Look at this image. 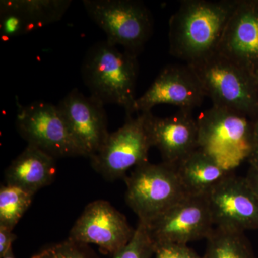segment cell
Segmentation results:
<instances>
[{
  "instance_id": "6da1fadb",
  "label": "cell",
  "mask_w": 258,
  "mask_h": 258,
  "mask_svg": "<svg viewBox=\"0 0 258 258\" xmlns=\"http://www.w3.org/2000/svg\"><path fill=\"white\" fill-rule=\"evenodd\" d=\"M237 0H184L169 23V52L191 63L216 52Z\"/></svg>"
},
{
  "instance_id": "7a4b0ae2",
  "label": "cell",
  "mask_w": 258,
  "mask_h": 258,
  "mask_svg": "<svg viewBox=\"0 0 258 258\" xmlns=\"http://www.w3.org/2000/svg\"><path fill=\"white\" fill-rule=\"evenodd\" d=\"M83 82L90 93L103 104H115L133 115L139 74L137 56L107 41L88 49L81 66Z\"/></svg>"
},
{
  "instance_id": "3957f363",
  "label": "cell",
  "mask_w": 258,
  "mask_h": 258,
  "mask_svg": "<svg viewBox=\"0 0 258 258\" xmlns=\"http://www.w3.org/2000/svg\"><path fill=\"white\" fill-rule=\"evenodd\" d=\"M187 64L214 106L257 119L258 83L254 75L217 51Z\"/></svg>"
},
{
  "instance_id": "277c9868",
  "label": "cell",
  "mask_w": 258,
  "mask_h": 258,
  "mask_svg": "<svg viewBox=\"0 0 258 258\" xmlns=\"http://www.w3.org/2000/svg\"><path fill=\"white\" fill-rule=\"evenodd\" d=\"M198 149L227 171L248 160L252 147L254 121L245 115L212 106L198 117Z\"/></svg>"
},
{
  "instance_id": "5b68a950",
  "label": "cell",
  "mask_w": 258,
  "mask_h": 258,
  "mask_svg": "<svg viewBox=\"0 0 258 258\" xmlns=\"http://www.w3.org/2000/svg\"><path fill=\"white\" fill-rule=\"evenodd\" d=\"M125 202L139 221L150 223L185 195L176 166L164 162H146L124 178Z\"/></svg>"
},
{
  "instance_id": "8992f818",
  "label": "cell",
  "mask_w": 258,
  "mask_h": 258,
  "mask_svg": "<svg viewBox=\"0 0 258 258\" xmlns=\"http://www.w3.org/2000/svg\"><path fill=\"white\" fill-rule=\"evenodd\" d=\"M90 18L106 34V40L136 56L152 36L154 20L137 0H84Z\"/></svg>"
},
{
  "instance_id": "52a82bcc",
  "label": "cell",
  "mask_w": 258,
  "mask_h": 258,
  "mask_svg": "<svg viewBox=\"0 0 258 258\" xmlns=\"http://www.w3.org/2000/svg\"><path fill=\"white\" fill-rule=\"evenodd\" d=\"M17 130L28 145L57 158L86 157L57 106L35 101L18 107Z\"/></svg>"
},
{
  "instance_id": "ba28073f",
  "label": "cell",
  "mask_w": 258,
  "mask_h": 258,
  "mask_svg": "<svg viewBox=\"0 0 258 258\" xmlns=\"http://www.w3.org/2000/svg\"><path fill=\"white\" fill-rule=\"evenodd\" d=\"M151 147L143 113L136 118L126 115L123 125L110 133L103 147L90 160L100 175L115 181L125 178L131 168L148 162Z\"/></svg>"
},
{
  "instance_id": "9c48e42d",
  "label": "cell",
  "mask_w": 258,
  "mask_h": 258,
  "mask_svg": "<svg viewBox=\"0 0 258 258\" xmlns=\"http://www.w3.org/2000/svg\"><path fill=\"white\" fill-rule=\"evenodd\" d=\"M147 226L156 246L207 240L215 228L207 197L190 195H185Z\"/></svg>"
},
{
  "instance_id": "30bf717a",
  "label": "cell",
  "mask_w": 258,
  "mask_h": 258,
  "mask_svg": "<svg viewBox=\"0 0 258 258\" xmlns=\"http://www.w3.org/2000/svg\"><path fill=\"white\" fill-rule=\"evenodd\" d=\"M125 215L106 200L88 204L73 226L69 238L83 244H95L103 253L113 256L134 234Z\"/></svg>"
},
{
  "instance_id": "8fae6325",
  "label": "cell",
  "mask_w": 258,
  "mask_h": 258,
  "mask_svg": "<svg viewBox=\"0 0 258 258\" xmlns=\"http://www.w3.org/2000/svg\"><path fill=\"white\" fill-rule=\"evenodd\" d=\"M215 227L258 230V199L245 177H226L207 196Z\"/></svg>"
},
{
  "instance_id": "7c38bea8",
  "label": "cell",
  "mask_w": 258,
  "mask_h": 258,
  "mask_svg": "<svg viewBox=\"0 0 258 258\" xmlns=\"http://www.w3.org/2000/svg\"><path fill=\"white\" fill-rule=\"evenodd\" d=\"M205 97L200 81L187 64L166 66L147 91L136 99L133 113L151 111L160 104L193 111L203 104Z\"/></svg>"
},
{
  "instance_id": "4fadbf2b",
  "label": "cell",
  "mask_w": 258,
  "mask_h": 258,
  "mask_svg": "<svg viewBox=\"0 0 258 258\" xmlns=\"http://www.w3.org/2000/svg\"><path fill=\"white\" fill-rule=\"evenodd\" d=\"M104 106L96 98L85 96L76 88L57 105L71 134L89 159L103 147L110 134Z\"/></svg>"
},
{
  "instance_id": "5bb4252c",
  "label": "cell",
  "mask_w": 258,
  "mask_h": 258,
  "mask_svg": "<svg viewBox=\"0 0 258 258\" xmlns=\"http://www.w3.org/2000/svg\"><path fill=\"white\" fill-rule=\"evenodd\" d=\"M217 52L255 75L258 71V0H237Z\"/></svg>"
},
{
  "instance_id": "9a60e30c",
  "label": "cell",
  "mask_w": 258,
  "mask_h": 258,
  "mask_svg": "<svg viewBox=\"0 0 258 258\" xmlns=\"http://www.w3.org/2000/svg\"><path fill=\"white\" fill-rule=\"evenodd\" d=\"M143 113L152 147L161 153L164 162L176 166L198 149V125L191 110L179 109L171 116Z\"/></svg>"
},
{
  "instance_id": "2e32d148",
  "label": "cell",
  "mask_w": 258,
  "mask_h": 258,
  "mask_svg": "<svg viewBox=\"0 0 258 258\" xmlns=\"http://www.w3.org/2000/svg\"><path fill=\"white\" fill-rule=\"evenodd\" d=\"M71 3V0H2V39L8 40L26 35L59 21Z\"/></svg>"
},
{
  "instance_id": "e0dca14e",
  "label": "cell",
  "mask_w": 258,
  "mask_h": 258,
  "mask_svg": "<svg viewBox=\"0 0 258 258\" xmlns=\"http://www.w3.org/2000/svg\"><path fill=\"white\" fill-rule=\"evenodd\" d=\"M55 159L41 149L28 144L5 170V184L18 186L35 195L53 182L57 172Z\"/></svg>"
},
{
  "instance_id": "ac0fdd59",
  "label": "cell",
  "mask_w": 258,
  "mask_h": 258,
  "mask_svg": "<svg viewBox=\"0 0 258 258\" xmlns=\"http://www.w3.org/2000/svg\"><path fill=\"white\" fill-rule=\"evenodd\" d=\"M176 166L179 179L187 195L207 197L232 173L214 158L197 149Z\"/></svg>"
},
{
  "instance_id": "d6986e66",
  "label": "cell",
  "mask_w": 258,
  "mask_h": 258,
  "mask_svg": "<svg viewBox=\"0 0 258 258\" xmlns=\"http://www.w3.org/2000/svg\"><path fill=\"white\" fill-rule=\"evenodd\" d=\"M203 258H257L244 232L215 227Z\"/></svg>"
},
{
  "instance_id": "ffe728a7",
  "label": "cell",
  "mask_w": 258,
  "mask_h": 258,
  "mask_svg": "<svg viewBox=\"0 0 258 258\" xmlns=\"http://www.w3.org/2000/svg\"><path fill=\"white\" fill-rule=\"evenodd\" d=\"M34 195L18 186L3 184L0 188V226L14 230L31 205Z\"/></svg>"
},
{
  "instance_id": "44dd1931",
  "label": "cell",
  "mask_w": 258,
  "mask_h": 258,
  "mask_svg": "<svg viewBox=\"0 0 258 258\" xmlns=\"http://www.w3.org/2000/svg\"><path fill=\"white\" fill-rule=\"evenodd\" d=\"M147 225L139 222L128 243L113 256V258H152L156 251Z\"/></svg>"
},
{
  "instance_id": "7402d4cb",
  "label": "cell",
  "mask_w": 258,
  "mask_h": 258,
  "mask_svg": "<svg viewBox=\"0 0 258 258\" xmlns=\"http://www.w3.org/2000/svg\"><path fill=\"white\" fill-rule=\"evenodd\" d=\"M83 245L69 238L42 249L30 258H92L83 249Z\"/></svg>"
},
{
  "instance_id": "603a6c76",
  "label": "cell",
  "mask_w": 258,
  "mask_h": 258,
  "mask_svg": "<svg viewBox=\"0 0 258 258\" xmlns=\"http://www.w3.org/2000/svg\"><path fill=\"white\" fill-rule=\"evenodd\" d=\"M154 258H203L187 244H161L156 247Z\"/></svg>"
},
{
  "instance_id": "cb8c5ba5",
  "label": "cell",
  "mask_w": 258,
  "mask_h": 258,
  "mask_svg": "<svg viewBox=\"0 0 258 258\" xmlns=\"http://www.w3.org/2000/svg\"><path fill=\"white\" fill-rule=\"evenodd\" d=\"M13 231L4 226H0V258L4 257L13 248V243L17 239Z\"/></svg>"
},
{
  "instance_id": "d4e9b609",
  "label": "cell",
  "mask_w": 258,
  "mask_h": 258,
  "mask_svg": "<svg viewBox=\"0 0 258 258\" xmlns=\"http://www.w3.org/2000/svg\"><path fill=\"white\" fill-rule=\"evenodd\" d=\"M248 161L250 165L258 166V118L254 121L252 152Z\"/></svg>"
},
{
  "instance_id": "484cf974",
  "label": "cell",
  "mask_w": 258,
  "mask_h": 258,
  "mask_svg": "<svg viewBox=\"0 0 258 258\" xmlns=\"http://www.w3.org/2000/svg\"><path fill=\"white\" fill-rule=\"evenodd\" d=\"M245 179L258 199V166L250 165Z\"/></svg>"
},
{
  "instance_id": "4316f807",
  "label": "cell",
  "mask_w": 258,
  "mask_h": 258,
  "mask_svg": "<svg viewBox=\"0 0 258 258\" xmlns=\"http://www.w3.org/2000/svg\"><path fill=\"white\" fill-rule=\"evenodd\" d=\"M3 258H15L14 253H13V248L10 249L9 252L5 254Z\"/></svg>"
},
{
  "instance_id": "83f0119b",
  "label": "cell",
  "mask_w": 258,
  "mask_h": 258,
  "mask_svg": "<svg viewBox=\"0 0 258 258\" xmlns=\"http://www.w3.org/2000/svg\"><path fill=\"white\" fill-rule=\"evenodd\" d=\"M254 76H255L256 79H257V81L258 83V71L257 73H256L255 75H254Z\"/></svg>"
}]
</instances>
